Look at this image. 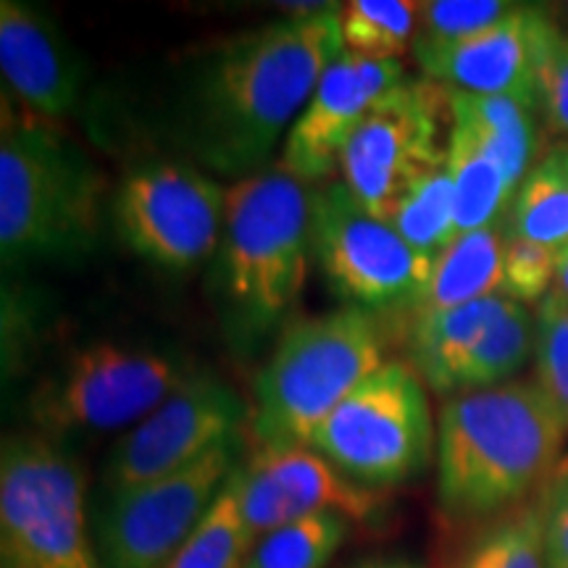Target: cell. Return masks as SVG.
Returning <instances> with one entry per match:
<instances>
[{
	"mask_svg": "<svg viewBox=\"0 0 568 568\" xmlns=\"http://www.w3.org/2000/svg\"><path fill=\"white\" fill-rule=\"evenodd\" d=\"M105 180L51 124L3 119L0 138V255L6 266L71 261L101 237Z\"/></svg>",
	"mask_w": 568,
	"mask_h": 568,
	"instance_id": "4",
	"label": "cell"
},
{
	"mask_svg": "<svg viewBox=\"0 0 568 568\" xmlns=\"http://www.w3.org/2000/svg\"><path fill=\"white\" fill-rule=\"evenodd\" d=\"M447 105H450V122L466 126L503 163L510 182L518 187L537 163V109L514 98L471 95L458 90H447Z\"/></svg>",
	"mask_w": 568,
	"mask_h": 568,
	"instance_id": "20",
	"label": "cell"
},
{
	"mask_svg": "<svg viewBox=\"0 0 568 568\" xmlns=\"http://www.w3.org/2000/svg\"><path fill=\"white\" fill-rule=\"evenodd\" d=\"M548 489L521 508L485 524L453 568H545L542 535Z\"/></svg>",
	"mask_w": 568,
	"mask_h": 568,
	"instance_id": "23",
	"label": "cell"
},
{
	"mask_svg": "<svg viewBox=\"0 0 568 568\" xmlns=\"http://www.w3.org/2000/svg\"><path fill=\"white\" fill-rule=\"evenodd\" d=\"M387 222L418 255L435 261L458 237L456 197L445 166L418 180L397 201Z\"/></svg>",
	"mask_w": 568,
	"mask_h": 568,
	"instance_id": "24",
	"label": "cell"
},
{
	"mask_svg": "<svg viewBox=\"0 0 568 568\" xmlns=\"http://www.w3.org/2000/svg\"><path fill=\"white\" fill-rule=\"evenodd\" d=\"M564 13H568V3H566V6H564Z\"/></svg>",
	"mask_w": 568,
	"mask_h": 568,
	"instance_id": "35",
	"label": "cell"
},
{
	"mask_svg": "<svg viewBox=\"0 0 568 568\" xmlns=\"http://www.w3.org/2000/svg\"><path fill=\"white\" fill-rule=\"evenodd\" d=\"M385 364L376 314L339 308L303 318L280 337L253 389L251 437L258 447H308L335 408Z\"/></svg>",
	"mask_w": 568,
	"mask_h": 568,
	"instance_id": "5",
	"label": "cell"
},
{
	"mask_svg": "<svg viewBox=\"0 0 568 568\" xmlns=\"http://www.w3.org/2000/svg\"><path fill=\"white\" fill-rule=\"evenodd\" d=\"M0 568H103L88 527L82 466L45 435L3 439Z\"/></svg>",
	"mask_w": 568,
	"mask_h": 568,
	"instance_id": "6",
	"label": "cell"
},
{
	"mask_svg": "<svg viewBox=\"0 0 568 568\" xmlns=\"http://www.w3.org/2000/svg\"><path fill=\"white\" fill-rule=\"evenodd\" d=\"M0 69L13 95L42 119H59L80 101L82 59L38 6L0 3Z\"/></svg>",
	"mask_w": 568,
	"mask_h": 568,
	"instance_id": "17",
	"label": "cell"
},
{
	"mask_svg": "<svg viewBox=\"0 0 568 568\" xmlns=\"http://www.w3.org/2000/svg\"><path fill=\"white\" fill-rule=\"evenodd\" d=\"M545 568H568V471L552 479L545 508Z\"/></svg>",
	"mask_w": 568,
	"mask_h": 568,
	"instance_id": "32",
	"label": "cell"
},
{
	"mask_svg": "<svg viewBox=\"0 0 568 568\" xmlns=\"http://www.w3.org/2000/svg\"><path fill=\"white\" fill-rule=\"evenodd\" d=\"M314 253L329 287L351 308L414 311L435 261L418 255L395 226L374 216L343 182L314 193Z\"/></svg>",
	"mask_w": 568,
	"mask_h": 568,
	"instance_id": "10",
	"label": "cell"
},
{
	"mask_svg": "<svg viewBox=\"0 0 568 568\" xmlns=\"http://www.w3.org/2000/svg\"><path fill=\"white\" fill-rule=\"evenodd\" d=\"M351 518L318 514L287 524L253 545L245 568H326L343 548Z\"/></svg>",
	"mask_w": 568,
	"mask_h": 568,
	"instance_id": "26",
	"label": "cell"
},
{
	"mask_svg": "<svg viewBox=\"0 0 568 568\" xmlns=\"http://www.w3.org/2000/svg\"><path fill=\"white\" fill-rule=\"evenodd\" d=\"M508 303L510 297L497 293L458 308L408 316V366L422 376L426 387L443 397H453L458 372L497 324V318L506 314Z\"/></svg>",
	"mask_w": 568,
	"mask_h": 568,
	"instance_id": "18",
	"label": "cell"
},
{
	"mask_svg": "<svg viewBox=\"0 0 568 568\" xmlns=\"http://www.w3.org/2000/svg\"><path fill=\"white\" fill-rule=\"evenodd\" d=\"M437 445L422 376L385 361L318 426L308 447L368 489L397 487L429 466Z\"/></svg>",
	"mask_w": 568,
	"mask_h": 568,
	"instance_id": "7",
	"label": "cell"
},
{
	"mask_svg": "<svg viewBox=\"0 0 568 568\" xmlns=\"http://www.w3.org/2000/svg\"><path fill=\"white\" fill-rule=\"evenodd\" d=\"M251 416L237 389L219 376L195 372L116 439L105 464V487L119 495L184 471L216 447L243 439Z\"/></svg>",
	"mask_w": 568,
	"mask_h": 568,
	"instance_id": "12",
	"label": "cell"
},
{
	"mask_svg": "<svg viewBox=\"0 0 568 568\" xmlns=\"http://www.w3.org/2000/svg\"><path fill=\"white\" fill-rule=\"evenodd\" d=\"M550 13L537 6H516L506 19L456 42H414L426 80L471 95L514 98L539 109L537 63Z\"/></svg>",
	"mask_w": 568,
	"mask_h": 568,
	"instance_id": "16",
	"label": "cell"
},
{
	"mask_svg": "<svg viewBox=\"0 0 568 568\" xmlns=\"http://www.w3.org/2000/svg\"><path fill=\"white\" fill-rule=\"evenodd\" d=\"M243 439L172 477L111 495L98 527L103 568H166L240 466Z\"/></svg>",
	"mask_w": 568,
	"mask_h": 568,
	"instance_id": "13",
	"label": "cell"
},
{
	"mask_svg": "<svg viewBox=\"0 0 568 568\" xmlns=\"http://www.w3.org/2000/svg\"><path fill=\"white\" fill-rule=\"evenodd\" d=\"M558 268V251L506 234L500 293L516 303H542L552 293Z\"/></svg>",
	"mask_w": 568,
	"mask_h": 568,
	"instance_id": "30",
	"label": "cell"
},
{
	"mask_svg": "<svg viewBox=\"0 0 568 568\" xmlns=\"http://www.w3.org/2000/svg\"><path fill=\"white\" fill-rule=\"evenodd\" d=\"M253 537L247 531L230 481L216 497V503L203 516L187 542L176 550L166 568H245L253 550Z\"/></svg>",
	"mask_w": 568,
	"mask_h": 568,
	"instance_id": "27",
	"label": "cell"
},
{
	"mask_svg": "<svg viewBox=\"0 0 568 568\" xmlns=\"http://www.w3.org/2000/svg\"><path fill=\"white\" fill-rule=\"evenodd\" d=\"M537 103L552 130L568 138V34L550 21L537 63Z\"/></svg>",
	"mask_w": 568,
	"mask_h": 568,
	"instance_id": "31",
	"label": "cell"
},
{
	"mask_svg": "<svg viewBox=\"0 0 568 568\" xmlns=\"http://www.w3.org/2000/svg\"><path fill=\"white\" fill-rule=\"evenodd\" d=\"M368 568H416V566H408V564H382V566H368Z\"/></svg>",
	"mask_w": 568,
	"mask_h": 568,
	"instance_id": "34",
	"label": "cell"
},
{
	"mask_svg": "<svg viewBox=\"0 0 568 568\" xmlns=\"http://www.w3.org/2000/svg\"><path fill=\"white\" fill-rule=\"evenodd\" d=\"M568 424L537 379L447 397L437 418V500L456 524L495 521L552 481Z\"/></svg>",
	"mask_w": 568,
	"mask_h": 568,
	"instance_id": "2",
	"label": "cell"
},
{
	"mask_svg": "<svg viewBox=\"0 0 568 568\" xmlns=\"http://www.w3.org/2000/svg\"><path fill=\"white\" fill-rule=\"evenodd\" d=\"M503 258H506L503 226L495 224L458 234L435 258L424 293L408 316L458 308L497 295L503 290Z\"/></svg>",
	"mask_w": 568,
	"mask_h": 568,
	"instance_id": "19",
	"label": "cell"
},
{
	"mask_svg": "<svg viewBox=\"0 0 568 568\" xmlns=\"http://www.w3.org/2000/svg\"><path fill=\"white\" fill-rule=\"evenodd\" d=\"M400 84L403 63L397 59L339 53L290 130L280 169L305 184L329 176L368 113Z\"/></svg>",
	"mask_w": 568,
	"mask_h": 568,
	"instance_id": "15",
	"label": "cell"
},
{
	"mask_svg": "<svg viewBox=\"0 0 568 568\" xmlns=\"http://www.w3.org/2000/svg\"><path fill=\"white\" fill-rule=\"evenodd\" d=\"M445 172L453 182L458 234L495 226L514 203L518 187L503 163L466 126L453 122L447 130Z\"/></svg>",
	"mask_w": 568,
	"mask_h": 568,
	"instance_id": "21",
	"label": "cell"
},
{
	"mask_svg": "<svg viewBox=\"0 0 568 568\" xmlns=\"http://www.w3.org/2000/svg\"><path fill=\"white\" fill-rule=\"evenodd\" d=\"M343 51L339 6H322L224 40L205 53L184 88V145L203 166L224 176L258 174Z\"/></svg>",
	"mask_w": 568,
	"mask_h": 568,
	"instance_id": "1",
	"label": "cell"
},
{
	"mask_svg": "<svg viewBox=\"0 0 568 568\" xmlns=\"http://www.w3.org/2000/svg\"><path fill=\"white\" fill-rule=\"evenodd\" d=\"M193 374L166 353L95 343L71 353L40 382L30 397V418L51 439L130 432Z\"/></svg>",
	"mask_w": 568,
	"mask_h": 568,
	"instance_id": "8",
	"label": "cell"
},
{
	"mask_svg": "<svg viewBox=\"0 0 568 568\" xmlns=\"http://www.w3.org/2000/svg\"><path fill=\"white\" fill-rule=\"evenodd\" d=\"M230 489L253 542L308 516L368 521L382 510V493L347 479L314 447H258L232 474Z\"/></svg>",
	"mask_w": 568,
	"mask_h": 568,
	"instance_id": "14",
	"label": "cell"
},
{
	"mask_svg": "<svg viewBox=\"0 0 568 568\" xmlns=\"http://www.w3.org/2000/svg\"><path fill=\"white\" fill-rule=\"evenodd\" d=\"M447 90L432 80L403 82L353 134L339 155L343 184L374 216L389 213L418 180L445 166Z\"/></svg>",
	"mask_w": 568,
	"mask_h": 568,
	"instance_id": "11",
	"label": "cell"
},
{
	"mask_svg": "<svg viewBox=\"0 0 568 568\" xmlns=\"http://www.w3.org/2000/svg\"><path fill=\"white\" fill-rule=\"evenodd\" d=\"M503 230L558 253L568 247V142L552 148L524 176Z\"/></svg>",
	"mask_w": 568,
	"mask_h": 568,
	"instance_id": "22",
	"label": "cell"
},
{
	"mask_svg": "<svg viewBox=\"0 0 568 568\" xmlns=\"http://www.w3.org/2000/svg\"><path fill=\"white\" fill-rule=\"evenodd\" d=\"M537 382L568 424V301L550 293L537 311Z\"/></svg>",
	"mask_w": 568,
	"mask_h": 568,
	"instance_id": "28",
	"label": "cell"
},
{
	"mask_svg": "<svg viewBox=\"0 0 568 568\" xmlns=\"http://www.w3.org/2000/svg\"><path fill=\"white\" fill-rule=\"evenodd\" d=\"M552 293L568 301V247H564V251L558 253V268H556V284H552Z\"/></svg>",
	"mask_w": 568,
	"mask_h": 568,
	"instance_id": "33",
	"label": "cell"
},
{
	"mask_svg": "<svg viewBox=\"0 0 568 568\" xmlns=\"http://www.w3.org/2000/svg\"><path fill=\"white\" fill-rule=\"evenodd\" d=\"M414 0H351L339 6V30L351 53L368 59H400L418 34Z\"/></svg>",
	"mask_w": 568,
	"mask_h": 568,
	"instance_id": "25",
	"label": "cell"
},
{
	"mask_svg": "<svg viewBox=\"0 0 568 568\" xmlns=\"http://www.w3.org/2000/svg\"><path fill=\"white\" fill-rule=\"evenodd\" d=\"M226 187L187 161H145L130 169L111 201L122 243L148 264L187 274L222 243Z\"/></svg>",
	"mask_w": 568,
	"mask_h": 568,
	"instance_id": "9",
	"label": "cell"
},
{
	"mask_svg": "<svg viewBox=\"0 0 568 568\" xmlns=\"http://www.w3.org/2000/svg\"><path fill=\"white\" fill-rule=\"evenodd\" d=\"M314 193L284 169L226 187L222 243L213 255L219 301L234 343L251 351L297 303L314 251Z\"/></svg>",
	"mask_w": 568,
	"mask_h": 568,
	"instance_id": "3",
	"label": "cell"
},
{
	"mask_svg": "<svg viewBox=\"0 0 568 568\" xmlns=\"http://www.w3.org/2000/svg\"><path fill=\"white\" fill-rule=\"evenodd\" d=\"M516 6L506 0H429L418 11L416 42L466 40L506 19Z\"/></svg>",
	"mask_w": 568,
	"mask_h": 568,
	"instance_id": "29",
	"label": "cell"
}]
</instances>
